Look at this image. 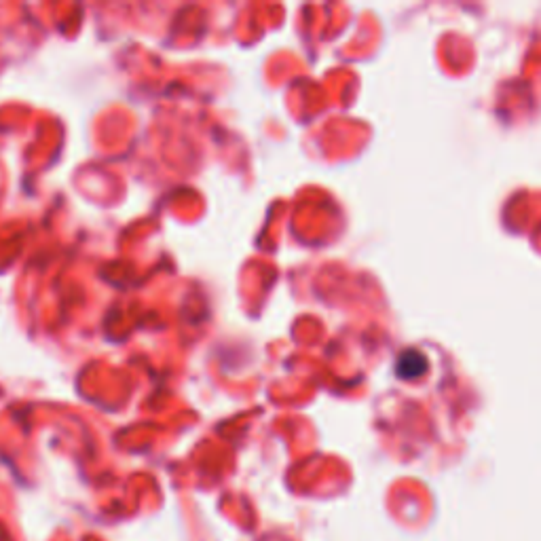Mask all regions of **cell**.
<instances>
[{
  "mask_svg": "<svg viewBox=\"0 0 541 541\" xmlns=\"http://www.w3.org/2000/svg\"><path fill=\"white\" fill-rule=\"evenodd\" d=\"M423 368H425V360L419 358L417 353H408V356H402V360L398 364L400 377H406V379H415V377L423 375Z\"/></svg>",
  "mask_w": 541,
  "mask_h": 541,
  "instance_id": "1",
  "label": "cell"
}]
</instances>
